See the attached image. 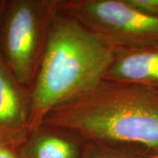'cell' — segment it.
Returning a JSON list of instances; mask_svg holds the SVG:
<instances>
[{"label": "cell", "mask_w": 158, "mask_h": 158, "mask_svg": "<svg viewBox=\"0 0 158 158\" xmlns=\"http://www.w3.org/2000/svg\"><path fill=\"white\" fill-rule=\"evenodd\" d=\"M42 125L69 131L86 142L158 156V89L102 80L53 110Z\"/></svg>", "instance_id": "obj_1"}, {"label": "cell", "mask_w": 158, "mask_h": 158, "mask_svg": "<svg viewBox=\"0 0 158 158\" xmlns=\"http://www.w3.org/2000/svg\"><path fill=\"white\" fill-rule=\"evenodd\" d=\"M113 48L78 21L58 11L29 89L30 132L48 114L94 87L104 79Z\"/></svg>", "instance_id": "obj_2"}, {"label": "cell", "mask_w": 158, "mask_h": 158, "mask_svg": "<svg viewBox=\"0 0 158 158\" xmlns=\"http://www.w3.org/2000/svg\"><path fill=\"white\" fill-rule=\"evenodd\" d=\"M59 0H6L0 15V56L30 89L45 49Z\"/></svg>", "instance_id": "obj_3"}, {"label": "cell", "mask_w": 158, "mask_h": 158, "mask_svg": "<svg viewBox=\"0 0 158 158\" xmlns=\"http://www.w3.org/2000/svg\"><path fill=\"white\" fill-rule=\"evenodd\" d=\"M58 7L113 49L158 44V17L127 0H59Z\"/></svg>", "instance_id": "obj_4"}, {"label": "cell", "mask_w": 158, "mask_h": 158, "mask_svg": "<svg viewBox=\"0 0 158 158\" xmlns=\"http://www.w3.org/2000/svg\"><path fill=\"white\" fill-rule=\"evenodd\" d=\"M29 90L0 56V146L17 149L30 133Z\"/></svg>", "instance_id": "obj_5"}, {"label": "cell", "mask_w": 158, "mask_h": 158, "mask_svg": "<svg viewBox=\"0 0 158 158\" xmlns=\"http://www.w3.org/2000/svg\"><path fill=\"white\" fill-rule=\"evenodd\" d=\"M103 80L158 89V44L113 49Z\"/></svg>", "instance_id": "obj_6"}, {"label": "cell", "mask_w": 158, "mask_h": 158, "mask_svg": "<svg viewBox=\"0 0 158 158\" xmlns=\"http://www.w3.org/2000/svg\"><path fill=\"white\" fill-rule=\"evenodd\" d=\"M86 141L59 127L40 126L18 148L19 158H82Z\"/></svg>", "instance_id": "obj_7"}, {"label": "cell", "mask_w": 158, "mask_h": 158, "mask_svg": "<svg viewBox=\"0 0 158 158\" xmlns=\"http://www.w3.org/2000/svg\"><path fill=\"white\" fill-rule=\"evenodd\" d=\"M82 158H149L144 153L125 148L86 142Z\"/></svg>", "instance_id": "obj_8"}, {"label": "cell", "mask_w": 158, "mask_h": 158, "mask_svg": "<svg viewBox=\"0 0 158 158\" xmlns=\"http://www.w3.org/2000/svg\"><path fill=\"white\" fill-rule=\"evenodd\" d=\"M131 6H135L138 10L158 17V0H127Z\"/></svg>", "instance_id": "obj_9"}, {"label": "cell", "mask_w": 158, "mask_h": 158, "mask_svg": "<svg viewBox=\"0 0 158 158\" xmlns=\"http://www.w3.org/2000/svg\"><path fill=\"white\" fill-rule=\"evenodd\" d=\"M0 158H19L14 148L0 146Z\"/></svg>", "instance_id": "obj_10"}, {"label": "cell", "mask_w": 158, "mask_h": 158, "mask_svg": "<svg viewBox=\"0 0 158 158\" xmlns=\"http://www.w3.org/2000/svg\"><path fill=\"white\" fill-rule=\"evenodd\" d=\"M5 3H6V0H0V15H1L2 10L4 8V6H5Z\"/></svg>", "instance_id": "obj_11"}, {"label": "cell", "mask_w": 158, "mask_h": 158, "mask_svg": "<svg viewBox=\"0 0 158 158\" xmlns=\"http://www.w3.org/2000/svg\"><path fill=\"white\" fill-rule=\"evenodd\" d=\"M149 158H158V156H148Z\"/></svg>", "instance_id": "obj_12"}]
</instances>
